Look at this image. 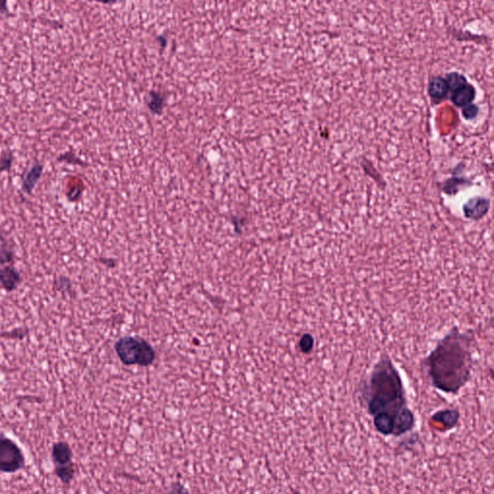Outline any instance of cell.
I'll list each match as a JSON object with an SVG mask.
<instances>
[{"mask_svg":"<svg viewBox=\"0 0 494 494\" xmlns=\"http://www.w3.org/2000/svg\"><path fill=\"white\" fill-rule=\"evenodd\" d=\"M360 397L380 435L400 438L415 429L416 419L400 372L388 356L380 357L373 367L360 388Z\"/></svg>","mask_w":494,"mask_h":494,"instance_id":"cell-1","label":"cell"},{"mask_svg":"<svg viewBox=\"0 0 494 494\" xmlns=\"http://www.w3.org/2000/svg\"><path fill=\"white\" fill-rule=\"evenodd\" d=\"M474 337L454 327L438 342L423 360L426 377L433 388L458 395L471 378L474 359Z\"/></svg>","mask_w":494,"mask_h":494,"instance_id":"cell-2","label":"cell"},{"mask_svg":"<svg viewBox=\"0 0 494 494\" xmlns=\"http://www.w3.org/2000/svg\"><path fill=\"white\" fill-rule=\"evenodd\" d=\"M121 361L127 365L149 366L155 361L156 353L148 342L135 337H123L115 344Z\"/></svg>","mask_w":494,"mask_h":494,"instance_id":"cell-3","label":"cell"},{"mask_svg":"<svg viewBox=\"0 0 494 494\" xmlns=\"http://www.w3.org/2000/svg\"><path fill=\"white\" fill-rule=\"evenodd\" d=\"M25 464L22 451L9 438H0V471L13 473Z\"/></svg>","mask_w":494,"mask_h":494,"instance_id":"cell-4","label":"cell"},{"mask_svg":"<svg viewBox=\"0 0 494 494\" xmlns=\"http://www.w3.org/2000/svg\"><path fill=\"white\" fill-rule=\"evenodd\" d=\"M476 98V89L472 84L466 83L452 92L451 101L457 107H464L471 104Z\"/></svg>","mask_w":494,"mask_h":494,"instance_id":"cell-5","label":"cell"},{"mask_svg":"<svg viewBox=\"0 0 494 494\" xmlns=\"http://www.w3.org/2000/svg\"><path fill=\"white\" fill-rule=\"evenodd\" d=\"M448 92V85L445 78L441 77L430 78L429 86H428V93H429L430 98L435 101H442L447 97Z\"/></svg>","mask_w":494,"mask_h":494,"instance_id":"cell-6","label":"cell"},{"mask_svg":"<svg viewBox=\"0 0 494 494\" xmlns=\"http://www.w3.org/2000/svg\"><path fill=\"white\" fill-rule=\"evenodd\" d=\"M52 457H54V461L57 466H61V465L71 464L72 452L67 444L60 442L54 445Z\"/></svg>","mask_w":494,"mask_h":494,"instance_id":"cell-7","label":"cell"},{"mask_svg":"<svg viewBox=\"0 0 494 494\" xmlns=\"http://www.w3.org/2000/svg\"><path fill=\"white\" fill-rule=\"evenodd\" d=\"M446 83H447L449 91L453 92L462 86L465 85V84L469 83L466 78L464 75L458 72L449 73L446 76L445 78Z\"/></svg>","mask_w":494,"mask_h":494,"instance_id":"cell-8","label":"cell"},{"mask_svg":"<svg viewBox=\"0 0 494 494\" xmlns=\"http://www.w3.org/2000/svg\"><path fill=\"white\" fill-rule=\"evenodd\" d=\"M0 280H1L2 285L5 288L8 289V290H12L17 285L18 277L15 270L6 269L0 275Z\"/></svg>","mask_w":494,"mask_h":494,"instance_id":"cell-9","label":"cell"},{"mask_svg":"<svg viewBox=\"0 0 494 494\" xmlns=\"http://www.w3.org/2000/svg\"><path fill=\"white\" fill-rule=\"evenodd\" d=\"M315 347V339L310 333H304L299 339V349L302 354H309L312 353Z\"/></svg>","mask_w":494,"mask_h":494,"instance_id":"cell-10","label":"cell"},{"mask_svg":"<svg viewBox=\"0 0 494 494\" xmlns=\"http://www.w3.org/2000/svg\"><path fill=\"white\" fill-rule=\"evenodd\" d=\"M56 473L57 475H59V476L61 478V480L64 481V482H69V481L72 479L73 475L72 462H71V464H69L61 465V466H57Z\"/></svg>","mask_w":494,"mask_h":494,"instance_id":"cell-11","label":"cell"},{"mask_svg":"<svg viewBox=\"0 0 494 494\" xmlns=\"http://www.w3.org/2000/svg\"><path fill=\"white\" fill-rule=\"evenodd\" d=\"M41 168L38 167L33 168L32 172L26 178L25 183V188L26 189H30L34 185H35L36 181L38 180L39 176H40Z\"/></svg>","mask_w":494,"mask_h":494,"instance_id":"cell-12","label":"cell"},{"mask_svg":"<svg viewBox=\"0 0 494 494\" xmlns=\"http://www.w3.org/2000/svg\"><path fill=\"white\" fill-rule=\"evenodd\" d=\"M8 13L7 0H0V16Z\"/></svg>","mask_w":494,"mask_h":494,"instance_id":"cell-13","label":"cell"},{"mask_svg":"<svg viewBox=\"0 0 494 494\" xmlns=\"http://www.w3.org/2000/svg\"><path fill=\"white\" fill-rule=\"evenodd\" d=\"M94 1H98V2H102V4H112V2H114L115 0H94Z\"/></svg>","mask_w":494,"mask_h":494,"instance_id":"cell-14","label":"cell"}]
</instances>
